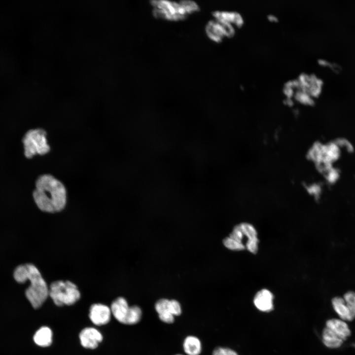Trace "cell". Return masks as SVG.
Returning <instances> with one entry per match:
<instances>
[{
  "instance_id": "1",
  "label": "cell",
  "mask_w": 355,
  "mask_h": 355,
  "mask_svg": "<svg viewBox=\"0 0 355 355\" xmlns=\"http://www.w3.org/2000/svg\"><path fill=\"white\" fill-rule=\"evenodd\" d=\"M33 195L37 206L43 212H59L66 205L67 191L64 185L51 175H43L37 179Z\"/></svg>"
},
{
  "instance_id": "2",
  "label": "cell",
  "mask_w": 355,
  "mask_h": 355,
  "mask_svg": "<svg viewBox=\"0 0 355 355\" xmlns=\"http://www.w3.org/2000/svg\"><path fill=\"white\" fill-rule=\"evenodd\" d=\"M14 278L19 283L29 280L26 296L34 308H40L49 296V288L38 269L32 264L19 265L14 272Z\"/></svg>"
},
{
  "instance_id": "3",
  "label": "cell",
  "mask_w": 355,
  "mask_h": 355,
  "mask_svg": "<svg viewBox=\"0 0 355 355\" xmlns=\"http://www.w3.org/2000/svg\"><path fill=\"white\" fill-rule=\"evenodd\" d=\"M49 296L58 306L71 305L80 297L76 285L71 281H56L50 285Z\"/></svg>"
},
{
  "instance_id": "4",
  "label": "cell",
  "mask_w": 355,
  "mask_h": 355,
  "mask_svg": "<svg viewBox=\"0 0 355 355\" xmlns=\"http://www.w3.org/2000/svg\"><path fill=\"white\" fill-rule=\"evenodd\" d=\"M45 131L40 128L30 130L25 134L22 142L27 158H31L36 154L44 155L50 151Z\"/></svg>"
},
{
  "instance_id": "5",
  "label": "cell",
  "mask_w": 355,
  "mask_h": 355,
  "mask_svg": "<svg viewBox=\"0 0 355 355\" xmlns=\"http://www.w3.org/2000/svg\"><path fill=\"white\" fill-rule=\"evenodd\" d=\"M153 15L157 19L178 21L186 19L188 15L180 3L168 0H152Z\"/></svg>"
},
{
  "instance_id": "6",
  "label": "cell",
  "mask_w": 355,
  "mask_h": 355,
  "mask_svg": "<svg viewBox=\"0 0 355 355\" xmlns=\"http://www.w3.org/2000/svg\"><path fill=\"white\" fill-rule=\"evenodd\" d=\"M205 30L209 38L216 42H220L224 37L233 36L235 33L232 24L216 19L208 23Z\"/></svg>"
},
{
  "instance_id": "7",
  "label": "cell",
  "mask_w": 355,
  "mask_h": 355,
  "mask_svg": "<svg viewBox=\"0 0 355 355\" xmlns=\"http://www.w3.org/2000/svg\"><path fill=\"white\" fill-rule=\"evenodd\" d=\"M111 314L108 306L97 303L90 307L89 317L94 324L100 326L107 324L110 321Z\"/></svg>"
},
{
  "instance_id": "8",
  "label": "cell",
  "mask_w": 355,
  "mask_h": 355,
  "mask_svg": "<svg viewBox=\"0 0 355 355\" xmlns=\"http://www.w3.org/2000/svg\"><path fill=\"white\" fill-rule=\"evenodd\" d=\"M81 345L87 349H94L103 340L102 334L93 327H86L79 334Z\"/></svg>"
},
{
  "instance_id": "9",
  "label": "cell",
  "mask_w": 355,
  "mask_h": 355,
  "mask_svg": "<svg viewBox=\"0 0 355 355\" xmlns=\"http://www.w3.org/2000/svg\"><path fill=\"white\" fill-rule=\"evenodd\" d=\"M325 326L329 328L344 342L352 335V330L348 322L337 317L328 319Z\"/></svg>"
},
{
  "instance_id": "10",
  "label": "cell",
  "mask_w": 355,
  "mask_h": 355,
  "mask_svg": "<svg viewBox=\"0 0 355 355\" xmlns=\"http://www.w3.org/2000/svg\"><path fill=\"white\" fill-rule=\"evenodd\" d=\"M130 307L126 299L122 297H118L111 304V314L117 321L126 324Z\"/></svg>"
},
{
  "instance_id": "11",
  "label": "cell",
  "mask_w": 355,
  "mask_h": 355,
  "mask_svg": "<svg viewBox=\"0 0 355 355\" xmlns=\"http://www.w3.org/2000/svg\"><path fill=\"white\" fill-rule=\"evenodd\" d=\"M331 303L337 318L348 322H352L355 320L342 296L333 297L331 299Z\"/></svg>"
},
{
  "instance_id": "12",
  "label": "cell",
  "mask_w": 355,
  "mask_h": 355,
  "mask_svg": "<svg viewBox=\"0 0 355 355\" xmlns=\"http://www.w3.org/2000/svg\"><path fill=\"white\" fill-rule=\"evenodd\" d=\"M302 91L313 98L318 96L321 91L322 81L314 75H304L301 79Z\"/></svg>"
},
{
  "instance_id": "13",
  "label": "cell",
  "mask_w": 355,
  "mask_h": 355,
  "mask_svg": "<svg viewBox=\"0 0 355 355\" xmlns=\"http://www.w3.org/2000/svg\"><path fill=\"white\" fill-rule=\"evenodd\" d=\"M273 294L267 289H262L255 294L253 302L260 311L270 312L273 309Z\"/></svg>"
},
{
  "instance_id": "14",
  "label": "cell",
  "mask_w": 355,
  "mask_h": 355,
  "mask_svg": "<svg viewBox=\"0 0 355 355\" xmlns=\"http://www.w3.org/2000/svg\"><path fill=\"white\" fill-rule=\"evenodd\" d=\"M244 235L248 238L246 247L252 253H256L258 249V240L257 232L252 225L248 223H242L239 224Z\"/></svg>"
},
{
  "instance_id": "15",
  "label": "cell",
  "mask_w": 355,
  "mask_h": 355,
  "mask_svg": "<svg viewBox=\"0 0 355 355\" xmlns=\"http://www.w3.org/2000/svg\"><path fill=\"white\" fill-rule=\"evenodd\" d=\"M182 348L185 355H200L202 351V342L197 336L188 335L183 340Z\"/></svg>"
},
{
  "instance_id": "16",
  "label": "cell",
  "mask_w": 355,
  "mask_h": 355,
  "mask_svg": "<svg viewBox=\"0 0 355 355\" xmlns=\"http://www.w3.org/2000/svg\"><path fill=\"white\" fill-rule=\"evenodd\" d=\"M321 338L324 345L330 349H339L345 342L332 330L325 326L322 331Z\"/></svg>"
},
{
  "instance_id": "17",
  "label": "cell",
  "mask_w": 355,
  "mask_h": 355,
  "mask_svg": "<svg viewBox=\"0 0 355 355\" xmlns=\"http://www.w3.org/2000/svg\"><path fill=\"white\" fill-rule=\"evenodd\" d=\"M52 332L50 328L42 326L35 334L34 341L39 346L48 347L52 344Z\"/></svg>"
},
{
  "instance_id": "18",
  "label": "cell",
  "mask_w": 355,
  "mask_h": 355,
  "mask_svg": "<svg viewBox=\"0 0 355 355\" xmlns=\"http://www.w3.org/2000/svg\"><path fill=\"white\" fill-rule=\"evenodd\" d=\"M213 16L216 19L227 22L237 26H240L243 23V19L240 14L236 12L214 11Z\"/></svg>"
},
{
  "instance_id": "19",
  "label": "cell",
  "mask_w": 355,
  "mask_h": 355,
  "mask_svg": "<svg viewBox=\"0 0 355 355\" xmlns=\"http://www.w3.org/2000/svg\"><path fill=\"white\" fill-rule=\"evenodd\" d=\"M142 312L141 308L137 305L130 307V311L127 319V325H134L138 323L142 320Z\"/></svg>"
},
{
  "instance_id": "20",
  "label": "cell",
  "mask_w": 355,
  "mask_h": 355,
  "mask_svg": "<svg viewBox=\"0 0 355 355\" xmlns=\"http://www.w3.org/2000/svg\"><path fill=\"white\" fill-rule=\"evenodd\" d=\"M342 297L355 318V291H348L344 294Z\"/></svg>"
},
{
  "instance_id": "21",
  "label": "cell",
  "mask_w": 355,
  "mask_h": 355,
  "mask_svg": "<svg viewBox=\"0 0 355 355\" xmlns=\"http://www.w3.org/2000/svg\"><path fill=\"white\" fill-rule=\"evenodd\" d=\"M223 243L225 247L233 250H242L246 248L243 244L239 243L229 237L225 238L223 240Z\"/></svg>"
},
{
  "instance_id": "22",
  "label": "cell",
  "mask_w": 355,
  "mask_h": 355,
  "mask_svg": "<svg viewBox=\"0 0 355 355\" xmlns=\"http://www.w3.org/2000/svg\"><path fill=\"white\" fill-rule=\"evenodd\" d=\"M180 2L188 15L200 10L198 5L193 1L181 0Z\"/></svg>"
},
{
  "instance_id": "23",
  "label": "cell",
  "mask_w": 355,
  "mask_h": 355,
  "mask_svg": "<svg viewBox=\"0 0 355 355\" xmlns=\"http://www.w3.org/2000/svg\"><path fill=\"white\" fill-rule=\"evenodd\" d=\"M212 355H238L236 352L227 348L218 347L213 351Z\"/></svg>"
},
{
  "instance_id": "24",
  "label": "cell",
  "mask_w": 355,
  "mask_h": 355,
  "mask_svg": "<svg viewBox=\"0 0 355 355\" xmlns=\"http://www.w3.org/2000/svg\"><path fill=\"white\" fill-rule=\"evenodd\" d=\"M171 309L172 314L176 317L179 316L182 313V308L180 303L175 299L171 300Z\"/></svg>"
},
{
  "instance_id": "25",
  "label": "cell",
  "mask_w": 355,
  "mask_h": 355,
  "mask_svg": "<svg viewBox=\"0 0 355 355\" xmlns=\"http://www.w3.org/2000/svg\"><path fill=\"white\" fill-rule=\"evenodd\" d=\"M158 316L159 320L165 323H173L175 320V317L171 313H165L158 315Z\"/></svg>"
},
{
  "instance_id": "26",
  "label": "cell",
  "mask_w": 355,
  "mask_h": 355,
  "mask_svg": "<svg viewBox=\"0 0 355 355\" xmlns=\"http://www.w3.org/2000/svg\"><path fill=\"white\" fill-rule=\"evenodd\" d=\"M174 355H183V354H175Z\"/></svg>"
}]
</instances>
